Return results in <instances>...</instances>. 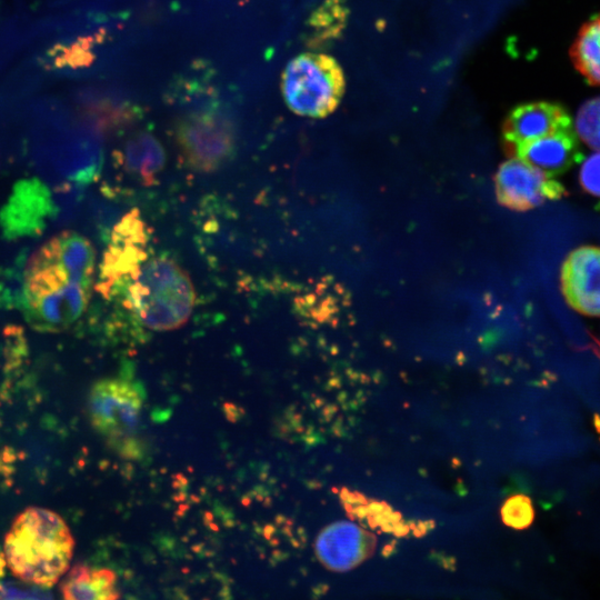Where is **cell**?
Returning <instances> with one entry per match:
<instances>
[{
	"label": "cell",
	"mask_w": 600,
	"mask_h": 600,
	"mask_svg": "<svg viewBox=\"0 0 600 600\" xmlns=\"http://www.w3.org/2000/svg\"><path fill=\"white\" fill-rule=\"evenodd\" d=\"M127 173L144 186H151L166 164V153L154 136L139 132L129 139L122 152Z\"/></svg>",
	"instance_id": "cell-14"
},
{
	"label": "cell",
	"mask_w": 600,
	"mask_h": 600,
	"mask_svg": "<svg viewBox=\"0 0 600 600\" xmlns=\"http://www.w3.org/2000/svg\"><path fill=\"white\" fill-rule=\"evenodd\" d=\"M143 400L138 387L123 378L98 381L89 393V418L93 428L123 454L132 453Z\"/></svg>",
	"instance_id": "cell-6"
},
{
	"label": "cell",
	"mask_w": 600,
	"mask_h": 600,
	"mask_svg": "<svg viewBox=\"0 0 600 600\" xmlns=\"http://www.w3.org/2000/svg\"><path fill=\"white\" fill-rule=\"evenodd\" d=\"M74 540L54 511L30 507L18 514L4 538V562L19 580L50 588L69 570Z\"/></svg>",
	"instance_id": "cell-2"
},
{
	"label": "cell",
	"mask_w": 600,
	"mask_h": 600,
	"mask_svg": "<svg viewBox=\"0 0 600 600\" xmlns=\"http://www.w3.org/2000/svg\"><path fill=\"white\" fill-rule=\"evenodd\" d=\"M174 133L184 162L199 172L221 168L231 159L237 146V129L231 116L213 101L180 116Z\"/></svg>",
	"instance_id": "cell-4"
},
{
	"label": "cell",
	"mask_w": 600,
	"mask_h": 600,
	"mask_svg": "<svg viewBox=\"0 0 600 600\" xmlns=\"http://www.w3.org/2000/svg\"><path fill=\"white\" fill-rule=\"evenodd\" d=\"M512 152L517 158L550 176L568 171L582 159V151L572 128L526 142Z\"/></svg>",
	"instance_id": "cell-12"
},
{
	"label": "cell",
	"mask_w": 600,
	"mask_h": 600,
	"mask_svg": "<svg viewBox=\"0 0 600 600\" xmlns=\"http://www.w3.org/2000/svg\"><path fill=\"white\" fill-rule=\"evenodd\" d=\"M581 188L596 197H600V151L589 156L579 171Z\"/></svg>",
	"instance_id": "cell-19"
},
{
	"label": "cell",
	"mask_w": 600,
	"mask_h": 600,
	"mask_svg": "<svg viewBox=\"0 0 600 600\" xmlns=\"http://www.w3.org/2000/svg\"><path fill=\"white\" fill-rule=\"evenodd\" d=\"M154 331L174 330L192 313L196 292L187 272L167 257L151 256L120 289L106 298Z\"/></svg>",
	"instance_id": "cell-3"
},
{
	"label": "cell",
	"mask_w": 600,
	"mask_h": 600,
	"mask_svg": "<svg viewBox=\"0 0 600 600\" xmlns=\"http://www.w3.org/2000/svg\"><path fill=\"white\" fill-rule=\"evenodd\" d=\"M281 87L284 101L294 113L323 118L338 107L344 92V77L332 57L307 52L287 64Z\"/></svg>",
	"instance_id": "cell-5"
},
{
	"label": "cell",
	"mask_w": 600,
	"mask_h": 600,
	"mask_svg": "<svg viewBox=\"0 0 600 600\" xmlns=\"http://www.w3.org/2000/svg\"><path fill=\"white\" fill-rule=\"evenodd\" d=\"M597 210H599V211H600V203H599V204L597 206Z\"/></svg>",
	"instance_id": "cell-22"
},
{
	"label": "cell",
	"mask_w": 600,
	"mask_h": 600,
	"mask_svg": "<svg viewBox=\"0 0 600 600\" xmlns=\"http://www.w3.org/2000/svg\"><path fill=\"white\" fill-rule=\"evenodd\" d=\"M96 253L74 231L49 239L28 260L20 307L27 322L40 331H61L86 311L92 290Z\"/></svg>",
	"instance_id": "cell-1"
},
{
	"label": "cell",
	"mask_w": 600,
	"mask_h": 600,
	"mask_svg": "<svg viewBox=\"0 0 600 600\" xmlns=\"http://www.w3.org/2000/svg\"><path fill=\"white\" fill-rule=\"evenodd\" d=\"M560 282L573 310L600 317V247L582 246L571 251L562 263Z\"/></svg>",
	"instance_id": "cell-10"
},
{
	"label": "cell",
	"mask_w": 600,
	"mask_h": 600,
	"mask_svg": "<svg viewBox=\"0 0 600 600\" xmlns=\"http://www.w3.org/2000/svg\"><path fill=\"white\" fill-rule=\"evenodd\" d=\"M593 426H594V428H596L597 433H598L599 437H600V414H598V413H596V414L593 416Z\"/></svg>",
	"instance_id": "cell-21"
},
{
	"label": "cell",
	"mask_w": 600,
	"mask_h": 600,
	"mask_svg": "<svg viewBox=\"0 0 600 600\" xmlns=\"http://www.w3.org/2000/svg\"><path fill=\"white\" fill-rule=\"evenodd\" d=\"M496 194L503 207L524 211L548 200L561 199L567 196V190L552 176L516 157L500 166L496 174Z\"/></svg>",
	"instance_id": "cell-8"
},
{
	"label": "cell",
	"mask_w": 600,
	"mask_h": 600,
	"mask_svg": "<svg viewBox=\"0 0 600 600\" xmlns=\"http://www.w3.org/2000/svg\"><path fill=\"white\" fill-rule=\"evenodd\" d=\"M150 236L148 226L137 210L128 212L114 226L96 284L102 298L124 286L150 257Z\"/></svg>",
	"instance_id": "cell-7"
},
{
	"label": "cell",
	"mask_w": 600,
	"mask_h": 600,
	"mask_svg": "<svg viewBox=\"0 0 600 600\" xmlns=\"http://www.w3.org/2000/svg\"><path fill=\"white\" fill-rule=\"evenodd\" d=\"M570 58L590 84L600 87V13L581 26L570 47Z\"/></svg>",
	"instance_id": "cell-16"
},
{
	"label": "cell",
	"mask_w": 600,
	"mask_h": 600,
	"mask_svg": "<svg viewBox=\"0 0 600 600\" xmlns=\"http://www.w3.org/2000/svg\"><path fill=\"white\" fill-rule=\"evenodd\" d=\"M21 289H14L13 280H10L9 273L0 271V307L20 304Z\"/></svg>",
	"instance_id": "cell-20"
},
{
	"label": "cell",
	"mask_w": 600,
	"mask_h": 600,
	"mask_svg": "<svg viewBox=\"0 0 600 600\" xmlns=\"http://www.w3.org/2000/svg\"><path fill=\"white\" fill-rule=\"evenodd\" d=\"M579 138L590 148L600 151V97L582 103L576 117Z\"/></svg>",
	"instance_id": "cell-17"
},
{
	"label": "cell",
	"mask_w": 600,
	"mask_h": 600,
	"mask_svg": "<svg viewBox=\"0 0 600 600\" xmlns=\"http://www.w3.org/2000/svg\"><path fill=\"white\" fill-rule=\"evenodd\" d=\"M501 517L502 521L510 528L527 529L534 519L531 499L526 494H514L508 498L501 508Z\"/></svg>",
	"instance_id": "cell-18"
},
{
	"label": "cell",
	"mask_w": 600,
	"mask_h": 600,
	"mask_svg": "<svg viewBox=\"0 0 600 600\" xmlns=\"http://www.w3.org/2000/svg\"><path fill=\"white\" fill-rule=\"evenodd\" d=\"M64 599L107 600L120 598L116 573L106 568L74 566L61 583Z\"/></svg>",
	"instance_id": "cell-15"
},
{
	"label": "cell",
	"mask_w": 600,
	"mask_h": 600,
	"mask_svg": "<svg viewBox=\"0 0 600 600\" xmlns=\"http://www.w3.org/2000/svg\"><path fill=\"white\" fill-rule=\"evenodd\" d=\"M356 529L346 523H336L321 532L316 551L324 566L332 570H346L364 558L367 533Z\"/></svg>",
	"instance_id": "cell-13"
},
{
	"label": "cell",
	"mask_w": 600,
	"mask_h": 600,
	"mask_svg": "<svg viewBox=\"0 0 600 600\" xmlns=\"http://www.w3.org/2000/svg\"><path fill=\"white\" fill-rule=\"evenodd\" d=\"M572 128L568 111L558 103L532 102L513 109L503 126V137L512 151L531 140Z\"/></svg>",
	"instance_id": "cell-11"
},
{
	"label": "cell",
	"mask_w": 600,
	"mask_h": 600,
	"mask_svg": "<svg viewBox=\"0 0 600 600\" xmlns=\"http://www.w3.org/2000/svg\"><path fill=\"white\" fill-rule=\"evenodd\" d=\"M57 208L47 186L37 178L18 181L0 210V228L10 240L40 234Z\"/></svg>",
	"instance_id": "cell-9"
}]
</instances>
